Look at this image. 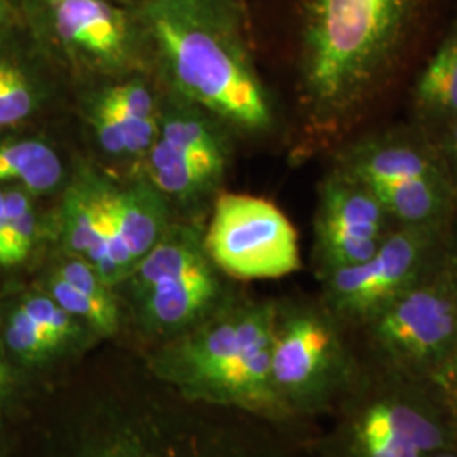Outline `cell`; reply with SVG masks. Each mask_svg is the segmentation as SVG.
<instances>
[{
    "mask_svg": "<svg viewBox=\"0 0 457 457\" xmlns=\"http://www.w3.org/2000/svg\"><path fill=\"white\" fill-rule=\"evenodd\" d=\"M420 0H309L300 87L317 131L349 129L388 85Z\"/></svg>",
    "mask_w": 457,
    "mask_h": 457,
    "instance_id": "6da1fadb",
    "label": "cell"
},
{
    "mask_svg": "<svg viewBox=\"0 0 457 457\" xmlns=\"http://www.w3.org/2000/svg\"><path fill=\"white\" fill-rule=\"evenodd\" d=\"M143 22L181 98L237 131L273 129V102L226 0H145Z\"/></svg>",
    "mask_w": 457,
    "mask_h": 457,
    "instance_id": "7a4b0ae2",
    "label": "cell"
},
{
    "mask_svg": "<svg viewBox=\"0 0 457 457\" xmlns=\"http://www.w3.org/2000/svg\"><path fill=\"white\" fill-rule=\"evenodd\" d=\"M277 313L275 302L226 300L171 337L151 360L153 373L188 402L288 419L271 379Z\"/></svg>",
    "mask_w": 457,
    "mask_h": 457,
    "instance_id": "3957f363",
    "label": "cell"
},
{
    "mask_svg": "<svg viewBox=\"0 0 457 457\" xmlns=\"http://www.w3.org/2000/svg\"><path fill=\"white\" fill-rule=\"evenodd\" d=\"M336 410V457H434L456 449L441 393L364 361Z\"/></svg>",
    "mask_w": 457,
    "mask_h": 457,
    "instance_id": "277c9868",
    "label": "cell"
},
{
    "mask_svg": "<svg viewBox=\"0 0 457 457\" xmlns=\"http://www.w3.org/2000/svg\"><path fill=\"white\" fill-rule=\"evenodd\" d=\"M351 334L358 336L364 362L441 393L451 407L457 393V309L442 253L424 278Z\"/></svg>",
    "mask_w": 457,
    "mask_h": 457,
    "instance_id": "5b68a950",
    "label": "cell"
},
{
    "mask_svg": "<svg viewBox=\"0 0 457 457\" xmlns=\"http://www.w3.org/2000/svg\"><path fill=\"white\" fill-rule=\"evenodd\" d=\"M362 360L351 330L324 303H278L271 379L287 417L336 410L356 385Z\"/></svg>",
    "mask_w": 457,
    "mask_h": 457,
    "instance_id": "8992f818",
    "label": "cell"
},
{
    "mask_svg": "<svg viewBox=\"0 0 457 457\" xmlns=\"http://www.w3.org/2000/svg\"><path fill=\"white\" fill-rule=\"evenodd\" d=\"M119 287L139 327L162 337L180 336L226 302L204 237L185 226H170Z\"/></svg>",
    "mask_w": 457,
    "mask_h": 457,
    "instance_id": "52a82bcc",
    "label": "cell"
},
{
    "mask_svg": "<svg viewBox=\"0 0 457 457\" xmlns=\"http://www.w3.org/2000/svg\"><path fill=\"white\" fill-rule=\"evenodd\" d=\"M451 226L395 228L370 260L319 277L320 302L353 332L432 270Z\"/></svg>",
    "mask_w": 457,
    "mask_h": 457,
    "instance_id": "ba28073f",
    "label": "cell"
},
{
    "mask_svg": "<svg viewBox=\"0 0 457 457\" xmlns=\"http://www.w3.org/2000/svg\"><path fill=\"white\" fill-rule=\"evenodd\" d=\"M68 457H245L211 427L156 409L104 405L75 434Z\"/></svg>",
    "mask_w": 457,
    "mask_h": 457,
    "instance_id": "9c48e42d",
    "label": "cell"
},
{
    "mask_svg": "<svg viewBox=\"0 0 457 457\" xmlns=\"http://www.w3.org/2000/svg\"><path fill=\"white\" fill-rule=\"evenodd\" d=\"M204 245L213 266L237 279H277L302 266L294 224L260 196H219Z\"/></svg>",
    "mask_w": 457,
    "mask_h": 457,
    "instance_id": "30bf717a",
    "label": "cell"
},
{
    "mask_svg": "<svg viewBox=\"0 0 457 457\" xmlns=\"http://www.w3.org/2000/svg\"><path fill=\"white\" fill-rule=\"evenodd\" d=\"M34 34L68 65L97 75H120L139 62L131 17L107 0H26Z\"/></svg>",
    "mask_w": 457,
    "mask_h": 457,
    "instance_id": "8fae6325",
    "label": "cell"
},
{
    "mask_svg": "<svg viewBox=\"0 0 457 457\" xmlns=\"http://www.w3.org/2000/svg\"><path fill=\"white\" fill-rule=\"evenodd\" d=\"M395 228L370 187L334 164L319 185L313 219L317 277L370 260Z\"/></svg>",
    "mask_w": 457,
    "mask_h": 457,
    "instance_id": "7c38bea8",
    "label": "cell"
},
{
    "mask_svg": "<svg viewBox=\"0 0 457 457\" xmlns=\"http://www.w3.org/2000/svg\"><path fill=\"white\" fill-rule=\"evenodd\" d=\"M334 164L368 187L417 179L449 180L432 136L415 122L361 134L341 147Z\"/></svg>",
    "mask_w": 457,
    "mask_h": 457,
    "instance_id": "4fadbf2b",
    "label": "cell"
},
{
    "mask_svg": "<svg viewBox=\"0 0 457 457\" xmlns=\"http://www.w3.org/2000/svg\"><path fill=\"white\" fill-rule=\"evenodd\" d=\"M114 188L88 170L71 181L54 219L60 253L85 260L105 239Z\"/></svg>",
    "mask_w": 457,
    "mask_h": 457,
    "instance_id": "5bb4252c",
    "label": "cell"
},
{
    "mask_svg": "<svg viewBox=\"0 0 457 457\" xmlns=\"http://www.w3.org/2000/svg\"><path fill=\"white\" fill-rule=\"evenodd\" d=\"M107 234L119 237L136 264L163 237L170 228L164 195L149 180L115 188Z\"/></svg>",
    "mask_w": 457,
    "mask_h": 457,
    "instance_id": "9a60e30c",
    "label": "cell"
},
{
    "mask_svg": "<svg viewBox=\"0 0 457 457\" xmlns=\"http://www.w3.org/2000/svg\"><path fill=\"white\" fill-rule=\"evenodd\" d=\"M145 158L147 180L163 195L181 200L211 190L222 179L228 166V158L183 151L160 137Z\"/></svg>",
    "mask_w": 457,
    "mask_h": 457,
    "instance_id": "2e32d148",
    "label": "cell"
},
{
    "mask_svg": "<svg viewBox=\"0 0 457 457\" xmlns=\"http://www.w3.org/2000/svg\"><path fill=\"white\" fill-rule=\"evenodd\" d=\"M411 107L427 132L457 115V17L413 85Z\"/></svg>",
    "mask_w": 457,
    "mask_h": 457,
    "instance_id": "e0dca14e",
    "label": "cell"
},
{
    "mask_svg": "<svg viewBox=\"0 0 457 457\" xmlns=\"http://www.w3.org/2000/svg\"><path fill=\"white\" fill-rule=\"evenodd\" d=\"M16 31L0 36V132L31 122L46 104V83L28 56L14 46Z\"/></svg>",
    "mask_w": 457,
    "mask_h": 457,
    "instance_id": "ac0fdd59",
    "label": "cell"
},
{
    "mask_svg": "<svg viewBox=\"0 0 457 457\" xmlns=\"http://www.w3.org/2000/svg\"><path fill=\"white\" fill-rule=\"evenodd\" d=\"M65 166L54 147L39 137H5L0 141V185L19 187L33 196L60 188Z\"/></svg>",
    "mask_w": 457,
    "mask_h": 457,
    "instance_id": "d6986e66",
    "label": "cell"
},
{
    "mask_svg": "<svg viewBox=\"0 0 457 457\" xmlns=\"http://www.w3.org/2000/svg\"><path fill=\"white\" fill-rule=\"evenodd\" d=\"M34 285L65 309L70 315L90 328L96 336H115L120 328L122 312L117 295L94 296L70 285L63 278L56 277L43 270Z\"/></svg>",
    "mask_w": 457,
    "mask_h": 457,
    "instance_id": "ffe728a7",
    "label": "cell"
},
{
    "mask_svg": "<svg viewBox=\"0 0 457 457\" xmlns=\"http://www.w3.org/2000/svg\"><path fill=\"white\" fill-rule=\"evenodd\" d=\"M160 139L183 151L228 158L220 134L212 129L211 120L198 114L192 104L183 105L180 102L160 111Z\"/></svg>",
    "mask_w": 457,
    "mask_h": 457,
    "instance_id": "44dd1931",
    "label": "cell"
},
{
    "mask_svg": "<svg viewBox=\"0 0 457 457\" xmlns=\"http://www.w3.org/2000/svg\"><path fill=\"white\" fill-rule=\"evenodd\" d=\"M96 97L122 120L124 129L131 122L160 115V107L154 94L149 90L146 83L137 79L115 83L102 90Z\"/></svg>",
    "mask_w": 457,
    "mask_h": 457,
    "instance_id": "7402d4cb",
    "label": "cell"
},
{
    "mask_svg": "<svg viewBox=\"0 0 457 457\" xmlns=\"http://www.w3.org/2000/svg\"><path fill=\"white\" fill-rule=\"evenodd\" d=\"M88 122L96 134L98 145L107 154L114 158L129 156L128 145H126V129L122 120L97 97L94 98L90 104Z\"/></svg>",
    "mask_w": 457,
    "mask_h": 457,
    "instance_id": "603a6c76",
    "label": "cell"
},
{
    "mask_svg": "<svg viewBox=\"0 0 457 457\" xmlns=\"http://www.w3.org/2000/svg\"><path fill=\"white\" fill-rule=\"evenodd\" d=\"M31 379L7 356L0 341V419H11L31 390Z\"/></svg>",
    "mask_w": 457,
    "mask_h": 457,
    "instance_id": "cb8c5ba5",
    "label": "cell"
},
{
    "mask_svg": "<svg viewBox=\"0 0 457 457\" xmlns=\"http://www.w3.org/2000/svg\"><path fill=\"white\" fill-rule=\"evenodd\" d=\"M428 134L432 136L436 146L439 149L447 179L451 181L457 195V115L451 117L437 129Z\"/></svg>",
    "mask_w": 457,
    "mask_h": 457,
    "instance_id": "d4e9b609",
    "label": "cell"
},
{
    "mask_svg": "<svg viewBox=\"0 0 457 457\" xmlns=\"http://www.w3.org/2000/svg\"><path fill=\"white\" fill-rule=\"evenodd\" d=\"M442 268H444V273L447 278V283H449V288H451L457 309V217L449 228L445 243H444Z\"/></svg>",
    "mask_w": 457,
    "mask_h": 457,
    "instance_id": "484cf974",
    "label": "cell"
},
{
    "mask_svg": "<svg viewBox=\"0 0 457 457\" xmlns=\"http://www.w3.org/2000/svg\"><path fill=\"white\" fill-rule=\"evenodd\" d=\"M22 21V12L16 0H0V36L16 31Z\"/></svg>",
    "mask_w": 457,
    "mask_h": 457,
    "instance_id": "4316f807",
    "label": "cell"
},
{
    "mask_svg": "<svg viewBox=\"0 0 457 457\" xmlns=\"http://www.w3.org/2000/svg\"><path fill=\"white\" fill-rule=\"evenodd\" d=\"M451 422H453V434H454L457 447V393L451 400Z\"/></svg>",
    "mask_w": 457,
    "mask_h": 457,
    "instance_id": "83f0119b",
    "label": "cell"
},
{
    "mask_svg": "<svg viewBox=\"0 0 457 457\" xmlns=\"http://www.w3.org/2000/svg\"><path fill=\"white\" fill-rule=\"evenodd\" d=\"M434 457H457V447L456 449H449V451L439 453V454H436Z\"/></svg>",
    "mask_w": 457,
    "mask_h": 457,
    "instance_id": "f1b7e54d",
    "label": "cell"
},
{
    "mask_svg": "<svg viewBox=\"0 0 457 457\" xmlns=\"http://www.w3.org/2000/svg\"><path fill=\"white\" fill-rule=\"evenodd\" d=\"M126 2H145V0H126Z\"/></svg>",
    "mask_w": 457,
    "mask_h": 457,
    "instance_id": "f546056e",
    "label": "cell"
},
{
    "mask_svg": "<svg viewBox=\"0 0 457 457\" xmlns=\"http://www.w3.org/2000/svg\"><path fill=\"white\" fill-rule=\"evenodd\" d=\"M16 2H17V0H16ZM17 4H19V2H17Z\"/></svg>",
    "mask_w": 457,
    "mask_h": 457,
    "instance_id": "4dcf8cb0",
    "label": "cell"
}]
</instances>
